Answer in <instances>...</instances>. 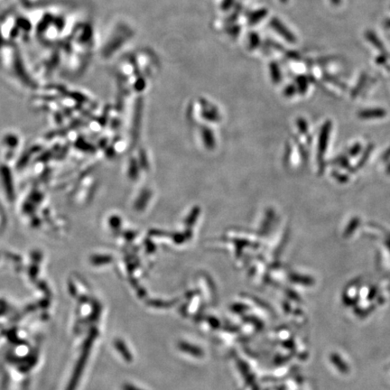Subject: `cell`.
Returning <instances> with one entry per match:
<instances>
[{"mask_svg":"<svg viewBox=\"0 0 390 390\" xmlns=\"http://www.w3.org/2000/svg\"><path fill=\"white\" fill-rule=\"evenodd\" d=\"M271 24H272V26H273L274 29H275L277 32L279 33L280 35H282L283 37H285L287 41H289V42H295V36H294V35L283 25V24H281L279 20H277V19H273Z\"/></svg>","mask_w":390,"mask_h":390,"instance_id":"obj_1","label":"cell"},{"mask_svg":"<svg viewBox=\"0 0 390 390\" xmlns=\"http://www.w3.org/2000/svg\"><path fill=\"white\" fill-rule=\"evenodd\" d=\"M180 349H181L182 351H184L185 352L190 353L191 355H193V356H195V357H200V356H202V351H201V350H200V348H198V347H196V346H194V345H192V344H189V343H181V344H180Z\"/></svg>","mask_w":390,"mask_h":390,"instance_id":"obj_2","label":"cell"},{"mask_svg":"<svg viewBox=\"0 0 390 390\" xmlns=\"http://www.w3.org/2000/svg\"><path fill=\"white\" fill-rule=\"evenodd\" d=\"M366 38L374 45L375 47L378 48L381 52H385V47H384L383 43L379 39V37H377L372 31H368L366 33Z\"/></svg>","mask_w":390,"mask_h":390,"instance_id":"obj_3","label":"cell"},{"mask_svg":"<svg viewBox=\"0 0 390 390\" xmlns=\"http://www.w3.org/2000/svg\"><path fill=\"white\" fill-rule=\"evenodd\" d=\"M116 346L117 348V350H118V351H119V352L122 354V356H123L124 358L127 359V361L131 360V353H129L128 350H127V347H126V345H125L124 343H121L120 341H117V342L116 343Z\"/></svg>","mask_w":390,"mask_h":390,"instance_id":"obj_4","label":"cell"},{"mask_svg":"<svg viewBox=\"0 0 390 390\" xmlns=\"http://www.w3.org/2000/svg\"><path fill=\"white\" fill-rule=\"evenodd\" d=\"M384 111L381 110H374V111H366L360 113L363 117H382L384 115Z\"/></svg>","mask_w":390,"mask_h":390,"instance_id":"obj_5","label":"cell"},{"mask_svg":"<svg viewBox=\"0 0 390 390\" xmlns=\"http://www.w3.org/2000/svg\"><path fill=\"white\" fill-rule=\"evenodd\" d=\"M297 82H298V86H299V90L302 92H305L307 90V79L306 77L301 76L297 79Z\"/></svg>","mask_w":390,"mask_h":390,"instance_id":"obj_6","label":"cell"},{"mask_svg":"<svg viewBox=\"0 0 390 390\" xmlns=\"http://www.w3.org/2000/svg\"><path fill=\"white\" fill-rule=\"evenodd\" d=\"M272 74H273L274 80L278 81L280 79L279 71H278V68H277V66H276L275 64H273V65H272Z\"/></svg>","mask_w":390,"mask_h":390,"instance_id":"obj_7","label":"cell"},{"mask_svg":"<svg viewBox=\"0 0 390 390\" xmlns=\"http://www.w3.org/2000/svg\"><path fill=\"white\" fill-rule=\"evenodd\" d=\"M124 390H139V389H137L136 387H134V386L131 385H126L124 387Z\"/></svg>","mask_w":390,"mask_h":390,"instance_id":"obj_8","label":"cell"},{"mask_svg":"<svg viewBox=\"0 0 390 390\" xmlns=\"http://www.w3.org/2000/svg\"><path fill=\"white\" fill-rule=\"evenodd\" d=\"M341 2H342V0H331V3L333 5H339L341 4Z\"/></svg>","mask_w":390,"mask_h":390,"instance_id":"obj_9","label":"cell"},{"mask_svg":"<svg viewBox=\"0 0 390 390\" xmlns=\"http://www.w3.org/2000/svg\"><path fill=\"white\" fill-rule=\"evenodd\" d=\"M386 27H390V20H387L385 23Z\"/></svg>","mask_w":390,"mask_h":390,"instance_id":"obj_10","label":"cell"},{"mask_svg":"<svg viewBox=\"0 0 390 390\" xmlns=\"http://www.w3.org/2000/svg\"><path fill=\"white\" fill-rule=\"evenodd\" d=\"M282 2H286V0H281Z\"/></svg>","mask_w":390,"mask_h":390,"instance_id":"obj_11","label":"cell"}]
</instances>
